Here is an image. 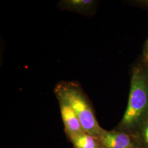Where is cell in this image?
Returning <instances> with one entry per match:
<instances>
[{
	"label": "cell",
	"instance_id": "1",
	"mask_svg": "<svg viewBox=\"0 0 148 148\" xmlns=\"http://www.w3.org/2000/svg\"><path fill=\"white\" fill-rule=\"evenodd\" d=\"M148 115V75L141 68H134L127 109L117 129L132 135Z\"/></svg>",
	"mask_w": 148,
	"mask_h": 148
},
{
	"label": "cell",
	"instance_id": "2",
	"mask_svg": "<svg viewBox=\"0 0 148 148\" xmlns=\"http://www.w3.org/2000/svg\"><path fill=\"white\" fill-rule=\"evenodd\" d=\"M56 95H60L72 107L85 132L98 139L106 130L100 126L92 104L79 83L60 81L55 87Z\"/></svg>",
	"mask_w": 148,
	"mask_h": 148
},
{
	"label": "cell",
	"instance_id": "3",
	"mask_svg": "<svg viewBox=\"0 0 148 148\" xmlns=\"http://www.w3.org/2000/svg\"><path fill=\"white\" fill-rule=\"evenodd\" d=\"M98 139L103 148H140L132 134L117 129L106 130Z\"/></svg>",
	"mask_w": 148,
	"mask_h": 148
},
{
	"label": "cell",
	"instance_id": "4",
	"mask_svg": "<svg viewBox=\"0 0 148 148\" xmlns=\"http://www.w3.org/2000/svg\"><path fill=\"white\" fill-rule=\"evenodd\" d=\"M60 106L65 130L69 137L86 132L79 118L68 101L60 95H56Z\"/></svg>",
	"mask_w": 148,
	"mask_h": 148
},
{
	"label": "cell",
	"instance_id": "5",
	"mask_svg": "<svg viewBox=\"0 0 148 148\" xmlns=\"http://www.w3.org/2000/svg\"><path fill=\"white\" fill-rule=\"evenodd\" d=\"M95 1L93 0H64L59 3L60 8L87 14L94 8Z\"/></svg>",
	"mask_w": 148,
	"mask_h": 148
},
{
	"label": "cell",
	"instance_id": "6",
	"mask_svg": "<svg viewBox=\"0 0 148 148\" xmlns=\"http://www.w3.org/2000/svg\"><path fill=\"white\" fill-rule=\"evenodd\" d=\"M75 148H103L99 140L86 132L70 137Z\"/></svg>",
	"mask_w": 148,
	"mask_h": 148
},
{
	"label": "cell",
	"instance_id": "7",
	"mask_svg": "<svg viewBox=\"0 0 148 148\" xmlns=\"http://www.w3.org/2000/svg\"><path fill=\"white\" fill-rule=\"evenodd\" d=\"M140 148H148V115L132 134Z\"/></svg>",
	"mask_w": 148,
	"mask_h": 148
},
{
	"label": "cell",
	"instance_id": "8",
	"mask_svg": "<svg viewBox=\"0 0 148 148\" xmlns=\"http://www.w3.org/2000/svg\"><path fill=\"white\" fill-rule=\"evenodd\" d=\"M145 62L147 66L148 70V45H147V49L145 50Z\"/></svg>",
	"mask_w": 148,
	"mask_h": 148
},
{
	"label": "cell",
	"instance_id": "9",
	"mask_svg": "<svg viewBox=\"0 0 148 148\" xmlns=\"http://www.w3.org/2000/svg\"><path fill=\"white\" fill-rule=\"evenodd\" d=\"M147 45H148V41H147Z\"/></svg>",
	"mask_w": 148,
	"mask_h": 148
}]
</instances>
